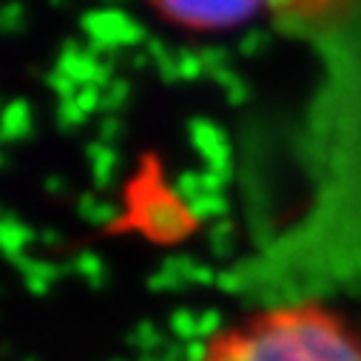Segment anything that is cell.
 I'll return each mask as SVG.
<instances>
[{
    "instance_id": "cell-2",
    "label": "cell",
    "mask_w": 361,
    "mask_h": 361,
    "mask_svg": "<svg viewBox=\"0 0 361 361\" xmlns=\"http://www.w3.org/2000/svg\"><path fill=\"white\" fill-rule=\"evenodd\" d=\"M171 23L188 32H225L256 18L270 0H148Z\"/></svg>"
},
{
    "instance_id": "cell-1",
    "label": "cell",
    "mask_w": 361,
    "mask_h": 361,
    "mask_svg": "<svg viewBox=\"0 0 361 361\" xmlns=\"http://www.w3.org/2000/svg\"><path fill=\"white\" fill-rule=\"evenodd\" d=\"M197 361H361V333L316 302L274 305L216 330Z\"/></svg>"
}]
</instances>
